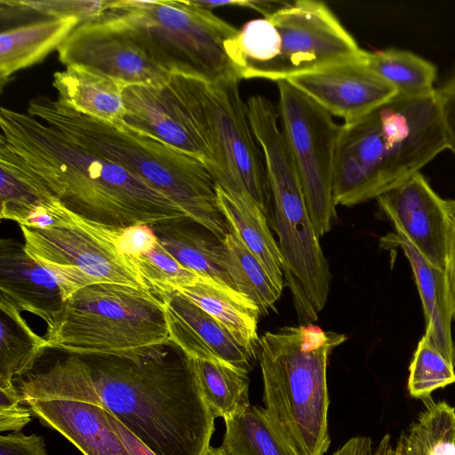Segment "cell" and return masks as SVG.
I'll use <instances>...</instances> for the list:
<instances>
[{
	"label": "cell",
	"instance_id": "cb8c5ba5",
	"mask_svg": "<svg viewBox=\"0 0 455 455\" xmlns=\"http://www.w3.org/2000/svg\"><path fill=\"white\" fill-rule=\"evenodd\" d=\"M178 291L216 319L257 356L259 343L257 325L261 313L251 299L204 277Z\"/></svg>",
	"mask_w": 455,
	"mask_h": 455
},
{
	"label": "cell",
	"instance_id": "1f68e13d",
	"mask_svg": "<svg viewBox=\"0 0 455 455\" xmlns=\"http://www.w3.org/2000/svg\"><path fill=\"white\" fill-rule=\"evenodd\" d=\"M281 38L267 18L245 23L238 33L225 44L229 60L241 78L249 79L257 68L275 60L280 52Z\"/></svg>",
	"mask_w": 455,
	"mask_h": 455
},
{
	"label": "cell",
	"instance_id": "277c9868",
	"mask_svg": "<svg viewBox=\"0 0 455 455\" xmlns=\"http://www.w3.org/2000/svg\"><path fill=\"white\" fill-rule=\"evenodd\" d=\"M27 111L74 143L164 193L221 241L232 232L218 204L217 183L199 160L122 121L92 117L58 100L36 97L28 102Z\"/></svg>",
	"mask_w": 455,
	"mask_h": 455
},
{
	"label": "cell",
	"instance_id": "6da1fadb",
	"mask_svg": "<svg viewBox=\"0 0 455 455\" xmlns=\"http://www.w3.org/2000/svg\"><path fill=\"white\" fill-rule=\"evenodd\" d=\"M0 168L39 197L116 228L189 218L166 195L28 113L0 109Z\"/></svg>",
	"mask_w": 455,
	"mask_h": 455
},
{
	"label": "cell",
	"instance_id": "484cf974",
	"mask_svg": "<svg viewBox=\"0 0 455 455\" xmlns=\"http://www.w3.org/2000/svg\"><path fill=\"white\" fill-rule=\"evenodd\" d=\"M0 310V385H10L34 368L47 341L30 328L21 310L3 297Z\"/></svg>",
	"mask_w": 455,
	"mask_h": 455
},
{
	"label": "cell",
	"instance_id": "4316f807",
	"mask_svg": "<svg viewBox=\"0 0 455 455\" xmlns=\"http://www.w3.org/2000/svg\"><path fill=\"white\" fill-rule=\"evenodd\" d=\"M224 420L226 455H297L265 408L250 405Z\"/></svg>",
	"mask_w": 455,
	"mask_h": 455
},
{
	"label": "cell",
	"instance_id": "9c48e42d",
	"mask_svg": "<svg viewBox=\"0 0 455 455\" xmlns=\"http://www.w3.org/2000/svg\"><path fill=\"white\" fill-rule=\"evenodd\" d=\"M274 206L282 268L301 324H311L324 307L331 272L309 217L300 179L285 140L272 138L261 146Z\"/></svg>",
	"mask_w": 455,
	"mask_h": 455
},
{
	"label": "cell",
	"instance_id": "8992f818",
	"mask_svg": "<svg viewBox=\"0 0 455 455\" xmlns=\"http://www.w3.org/2000/svg\"><path fill=\"white\" fill-rule=\"evenodd\" d=\"M98 19L127 34L169 74L240 79L225 50L238 28L191 0H111Z\"/></svg>",
	"mask_w": 455,
	"mask_h": 455
},
{
	"label": "cell",
	"instance_id": "8d00e7d4",
	"mask_svg": "<svg viewBox=\"0 0 455 455\" xmlns=\"http://www.w3.org/2000/svg\"><path fill=\"white\" fill-rule=\"evenodd\" d=\"M113 241L118 251L130 259L147 254L159 244L154 229L147 224L116 228Z\"/></svg>",
	"mask_w": 455,
	"mask_h": 455
},
{
	"label": "cell",
	"instance_id": "7bdbcfd3",
	"mask_svg": "<svg viewBox=\"0 0 455 455\" xmlns=\"http://www.w3.org/2000/svg\"><path fill=\"white\" fill-rule=\"evenodd\" d=\"M107 415L131 455H156L108 411H107Z\"/></svg>",
	"mask_w": 455,
	"mask_h": 455
},
{
	"label": "cell",
	"instance_id": "d4e9b609",
	"mask_svg": "<svg viewBox=\"0 0 455 455\" xmlns=\"http://www.w3.org/2000/svg\"><path fill=\"white\" fill-rule=\"evenodd\" d=\"M82 23L76 17L47 19L4 30L0 34L1 85L17 71L43 60Z\"/></svg>",
	"mask_w": 455,
	"mask_h": 455
},
{
	"label": "cell",
	"instance_id": "7a4b0ae2",
	"mask_svg": "<svg viewBox=\"0 0 455 455\" xmlns=\"http://www.w3.org/2000/svg\"><path fill=\"white\" fill-rule=\"evenodd\" d=\"M103 407L156 455H205L214 419L188 357L171 340L119 355H78Z\"/></svg>",
	"mask_w": 455,
	"mask_h": 455
},
{
	"label": "cell",
	"instance_id": "d590c367",
	"mask_svg": "<svg viewBox=\"0 0 455 455\" xmlns=\"http://www.w3.org/2000/svg\"><path fill=\"white\" fill-rule=\"evenodd\" d=\"M0 217L25 226L29 216L44 199L3 168H0Z\"/></svg>",
	"mask_w": 455,
	"mask_h": 455
},
{
	"label": "cell",
	"instance_id": "7402d4cb",
	"mask_svg": "<svg viewBox=\"0 0 455 455\" xmlns=\"http://www.w3.org/2000/svg\"><path fill=\"white\" fill-rule=\"evenodd\" d=\"M218 204L231 231L260 262L276 289L282 292V256L267 223V214L245 194L217 184Z\"/></svg>",
	"mask_w": 455,
	"mask_h": 455
},
{
	"label": "cell",
	"instance_id": "b9f144b4",
	"mask_svg": "<svg viewBox=\"0 0 455 455\" xmlns=\"http://www.w3.org/2000/svg\"><path fill=\"white\" fill-rule=\"evenodd\" d=\"M192 2L203 8L211 10L221 7H242L255 10L264 15L269 16L277 9L284 5L285 2L257 1V0H228V1H194Z\"/></svg>",
	"mask_w": 455,
	"mask_h": 455
},
{
	"label": "cell",
	"instance_id": "f35d334b",
	"mask_svg": "<svg viewBox=\"0 0 455 455\" xmlns=\"http://www.w3.org/2000/svg\"><path fill=\"white\" fill-rule=\"evenodd\" d=\"M0 455H47L44 438L20 432L0 436Z\"/></svg>",
	"mask_w": 455,
	"mask_h": 455
},
{
	"label": "cell",
	"instance_id": "836d02e7",
	"mask_svg": "<svg viewBox=\"0 0 455 455\" xmlns=\"http://www.w3.org/2000/svg\"><path fill=\"white\" fill-rule=\"evenodd\" d=\"M132 259L156 295L178 291L202 277L181 265L160 243L150 252Z\"/></svg>",
	"mask_w": 455,
	"mask_h": 455
},
{
	"label": "cell",
	"instance_id": "8fae6325",
	"mask_svg": "<svg viewBox=\"0 0 455 455\" xmlns=\"http://www.w3.org/2000/svg\"><path fill=\"white\" fill-rule=\"evenodd\" d=\"M282 131L296 165L307 212L319 237L336 220L333 174L341 125L287 81L277 82Z\"/></svg>",
	"mask_w": 455,
	"mask_h": 455
},
{
	"label": "cell",
	"instance_id": "f546056e",
	"mask_svg": "<svg viewBox=\"0 0 455 455\" xmlns=\"http://www.w3.org/2000/svg\"><path fill=\"white\" fill-rule=\"evenodd\" d=\"M396 448L404 455H455V408L428 402Z\"/></svg>",
	"mask_w": 455,
	"mask_h": 455
},
{
	"label": "cell",
	"instance_id": "7c38bea8",
	"mask_svg": "<svg viewBox=\"0 0 455 455\" xmlns=\"http://www.w3.org/2000/svg\"><path fill=\"white\" fill-rule=\"evenodd\" d=\"M267 18L279 33L278 56L254 70L249 78L284 81L337 63L360 59V48L323 2L286 3Z\"/></svg>",
	"mask_w": 455,
	"mask_h": 455
},
{
	"label": "cell",
	"instance_id": "83f0119b",
	"mask_svg": "<svg viewBox=\"0 0 455 455\" xmlns=\"http://www.w3.org/2000/svg\"><path fill=\"white\" fill-rule=\"evenodd\" d=\"M193 365L215 418L226 419L250 406L247 372L220 361L193 359Z\"/></svg>",
	"mask_w": 455,
	"mask_h": 455
},
{
	"label": "cell",
	"instance_id": "4dcf8cb0",
	"mask_svg": "<svg viewBox=\"0 0 455 455\" xmlns=\"http://www.w3.org/2000/svg\"><path fill=\"white\" fill-rule=\"evenodd\" d=\"M221 251L225 267L235 289L251 299L261 314L267 313L282 292L276 289L260 262L233 232L222 241Z\"/></svg>",
	"mask_w": 455,
	"mask_h": 455
},
{
	"label": "cell",
	"instance_id": "e0dca14e",
	"mask_svg": "<svg viewBox=\"0 0 455 455\" xmlns=\"http://www.w3.org/2000/svg\"><path fill=\"white\" fill-rule=\"evenodd\" d=\"M122 122L185 153L209 170L211 160L184 108L168 89L152 85H125Z\"/></svg>",
	"mask_w": 455,
	"mask_h": 455
},
{
	"label": "cell",
	"instance_id": "d6a6232c",
	"mask_svg": "<svg viewBox=\"0 0 455 455\" xmlns=\"http://www.w3.org/2000/svg\"><path fill=\"white\" fill-rule=\"evenodd\" d=\"M454 382V365L423 335L409 366V394L417 399H427L436 389Z\"/></svg>",
	"mask_w": 455,
	"mask_h": 455
},
{
	"label": "cell",
	"instance_id": "ac0fdd59",
	"mask_svg": "<svg viewBox=\"0 0 455 455\" xmlns=\"http://www.w3.org/2000/svg\"><path fill=\"white\" fill-rule=\"evenodd\" d=\"M0 297L43 319L45 336L58 327L66 303L54 275L12 238L0 241Z\"/></svg>",
	"mask_w": 455,
	"mask_h": 455
},
{
	"label": "cell",
	"instance_id": "d6986e66",
	"mask_svg": "<svg viewBox=\"0 0 455 455\" xmlns=\"http://www.w3.org/2000/svg\"><path fill=\"white\" fill-rule=\"evenodd\" d=\"M32 414L57 430L84 455H131L98 404L68 399L28 400Z\"/></svg>",
	"mask_w": 455,
	"mask_h": 455
},
{
	"label": "cell",
	"instance_id": "74e56055",
	"mask_svg": "<svg viewBox=\"0 0 455 455\" xmlns=\"http://www.w3.org/2000/svg\"><path fill=\"white\" fill-rule=\"evenodd\" d=\"M14 383L0 385V430L19 432L31 420L32 411Z\"/></svg>",
	"mask_w": 455,
	"mask_h": 455
},
{
	"label": "cell",
	"instance_id": "603a6c76",
	"mask_svg": "<svg viewBox=\"0 0 455 455\" xmlns=\"http://www.w3.org/2000/svg\"><path fill=\"white\" fill-rule=\"evenodd\" d=\"M52 85L60 102L84 115L108 122L124 118L125 84L112 77L84 67L68 66L54 73Z\"/></svg>",
	"mask_w": 455,
	"mask_h": 455
},
{
	"label": "cell",
	"instance_id": "9a60e30c",
	"mask_svg": "<svg viewBox=\"0 0 455 455\" xmlns=\"http://www.w3.org/2000/svg\"><path fill=\"white\" fill-rule=\"evenodd\" d=\"M366 52V51H365ZM364 55L287 81L332 116L353 122L371 112L393 96L395 90L365 63Z\"/></svg>",
	"mask_w": 455,
	"mask_h": 455
},
{
	"label": "cell",
	"instance_id": "ab89813d",
	"mask_svg": "<svg viewBox=\"0 0 455 455\" xmlns=\"http://www.w3.org/2000/svg\"><path fill=\"white\" fill-rule=\"evenodd\" d=\"M436 90L445 126L448 149L455 155V70Z\"/></svg>",
	"mask_w": 455,
	"mask_h": 455
},
{
	"label": "cell",
	"instance_id": "f1b7e54d",
	"mask_svg": "<svg viewBox=\"0 0 455 455\" xmlns=\"http://www.w3.org/2000/svg\"><path fill=\"white\" fill-rule=\"evenodd\" d=\"M364 61L396 93L417 95L435 90V65L411 51L395 48L366 51Z\"/></svg>",
	"mask_w": 455,
	"mask_h": 455
},
{
	"label": "cell",
	"instance_id": "ba28073f",
	"mask_svg": "<svg viewBox=\"0 0 455 455\" xmlns=\"http://www.w3.org/2000/svg\"><path fill=\"white\" fill-rule=\"evenodd\" d=\"M47 348L119 355L170 341L163 302L152 291L113 283L84 287L65 303Z\"/></svg>",
	"mask_w": 455,
	"mask_h": 455
},
{
	"label": "cell",
	"instance_id": "f6af8a7d",
	"mask_svg": "<svg viewBox=\"0 0 455 455\" xmlns=\"http://www.w3.org/2000/svg\"><path fill=\"white\" fill-rule=\"evenodd\" d=\"M395 450H396V455H404L400 450H398L396 447H395Z\"/></svg>",
	"mask_w": 455,
	"mask_h": 455
},
{
	"label": "cell",
	"instance_id": "3957f363",
	"mask_svg": "<svg viewBox=\"0 0 455 455\" xmlns=\"http://www.w3.org/2000/svg\"><path fill=\"white\" fill-rule=\"evenodd\" d=\"M445 149L437 90L417 95L395 93L371 112L341 125L334 203L349 207L377 199Z\"/></svg>",
	"mask_w": 455,
	"mask_h": 455
},
{
	"label": "cell",
	"instance_id": "ffe728a7",
	"mask_svg": "<svg viewBox=\"0 0 455 455\" xmlns=\"http://www.w3.org/2000/svg\"><path fill=\"white\" fill-rule=\"evenodd\" d=\"M380 244L385 249L399 248L407 258L425 314L424 336L455 366L451 330L453 307L446 271L431 264L400 233H388L380 238Z\"/></svg>",
	"mask_w": 455,
	"mask_h": 455
},
{
	"label": "cell",
	"instance_id": "30bf717a",
	"mask_svg": "<svg viewBox=\"0 0 455 455\" xmlns=\"http://www.w3.org/2000/svg\"><path fill=\"white\" fill-rule=\"evenodd\" d=\"M20 227L26 252L54 275L66 301L80 289L100 283L150 291L132 259L116 248L113 241L116 228L71 211L60 227Z\"/></svg>",
	"mask_w": 455,
	"mask_h": 455
},
{
	"label": "cell",
	"instance_id": "60d3db41",
	"mask_svg": "<svg viewBox=\"0 0 455 455\" xmlns=\"http://www.w3.org/2000/svg\"><path fill=\"white\" fill-rule=\"evenodd\" d=\"M332 455H396V450L389 435H384L376 447L370 437L359 435L350 438Z\"/></svg>",
	"mask_w": 455,
	"mask_h": 455
},
{
	"label": "cell",
	"instance_id": "5b68a950",
	"mask_svg": "<svg viewBox=\"0 0 455 455\" xmlns=\"http://www.w3.org/2000/svg\"><path fill=\"white\" fill-rule=\"evenodd\" d=\"M346 339L312 324L284 326L259 339L265 409L297 455H323L330 446L327 364Z\"/></svg>",
	"mask_w": 455,
	"mask_h": 455
},
{
	"label": "cell",
	"instance_id": "5bb4252c",
	"mask_svg": "<svg viewBox=\"0 0 455 455\" xmlns=\"http://www.w3.org/2000/svg\"><path fill=\"white\" fill-rule=\"evenodd\" d=\"M395 230L431 264L446 270L449 222L446 200L419 172L377 198Z\"/></svg>",
	"mask_w": 455,
	"mask_h": 455
},
{
	"label": "cell",
	"instance_id": "ee69618b",
	"mask_svg": "<svg viewBox=\"0 0 455 455\" xmlns=\"http://www.w3.org/2000/svg\"><path fill=\"white\" fill-rule=\"evenodd\" d=\"M205 455H226V453L223 451V450L220 448H213L211 447L206 451Z\"/></svg>",
	"mask_w": 455,
	"mask_h": 455
},
{
	"label": "cell",
	"instance_id": "2e32d148",
	"mask_svg": "<svg viewBox=\"0 0 455 455\" xmlns=\"http://www.w3.org/2000/svg\"><path fill=\"white\" fill-rule=\"evenodd\" d=\"M163 302L170 340L188 357L225 362L249 372L257 358L216 319L178 291L156 295Z\"/></svg>",
	"mask_w": 455,
	"mask_h": 455
},
{
	"label": "cell",
	"instance_id": "52a82bcc",
	"mask_svg": "<svg viewBox=\"0 0 455 455\" xmlns=\"http://www.w3.org/2000/svg\"><path fill=\"white\" fill-rule=\"evenodd\" d=\"M239 80L207 81L171 74L167 87L206 149L210 173L216 183L245 194L267 214L271 195L267 170L240 94Z\"/></svg>",
	"mask_w": 455,
	"mask_h": 455
},
{
	"label": "cell",
	"instance_id": "4fadbf2b",
	"mask_svg": "<svg viewBox=\"0 0 455 455\" xmlns=\"http://www.w3.org/2000/svg\"><path fill=\"white\" fill-rule=\"evenodd\" d=\"M58 53L66 67H84L125 85L164 87L171 76L152 62L127 34L100 19L78 25Z\"/></svg>",
	"mask_w": 455,
	"mask_h": 455
},
{
	"label": "cell",
	"instance_id": "44dd1931",
	"mask_svg": "<svg viewBox=\"0 0 455 455\" xmlns=\"http://www.w3.org/2000/svg\"><path fill=\"white\" fill-rule=\"evenodd\" d=\"M151 227L160 244L185 267L236 290L224 265L222 241L207 228L191 218L175 219Z\"/></svg>",
	"mask_w": 455,
	"mask_h": 455
},
{
	"label": "cell",
	"instance_id": "e575fe53",
	"mask_svg": "<svg viewBox=\"0 0 455 455\" xmlns=\"http://www.w3.org/2000/svg\"><path fill=\"white\" fill-rule=\"evenodd\" d=\"M110 1L69 0H1V14H33L48 19L78 18L82 23L100 18L109 6Z\"/></svg>",
	"mask_w": 455,
	"mask_h": 455
}]
</instances>
